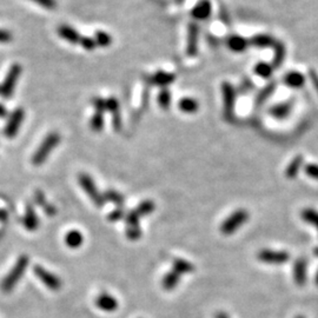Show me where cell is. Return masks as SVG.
Returning <instances> with one entry per match:
<instances>
[{
  "label": "cell",
  "mask_w": 318,
  "mask_h": 318,
  "mask_svg": "<svg viewBox=\"0 0 318 318\" xmlns=\"http://www.w3.org/2000/svg\"><path fill=\"white\" fill-rule=\"evenodd\" d=\"M93 105L97 108V112H103L106 110V100H104L102 98H96L93 100Z\"/></svg>",
  "instance_id": "41"
},
{
  "label": "cell",
  "mask_w": 318,
  "mask_h": 318,
  "mask_svg": "<svg viewBox=\"0 0 318 318\" xmlns=\"http://www.w3.org/2000/svg\"><path fill=\"white\" fill-rule=\"evenodd\" d=\"M302 218H303L305 222L315 225V227L318 229V212L317 211L312 210V209H305V210L302 212Z\"/></svg>",
  "instance_id": "30"
},
{
  "label": "cell",
  "mask_w": 318,
  "mask_h": 318,
  "mask_svg": "<svg viewBox=\"0 0 318 318\" xmlns=\"http://www.w3.org/2000/svg\"><path fill=\"white\" fill-rule=\"evenodd\" d=\"M91 127L95 131H100L104 127V117L102 112H97L91 119Z\"/></svg>",
  "instance_id": "34"
},
{
  "label": "cell",
  "mask_w": 318,
  "mask_h": 318,
  "mask_svg": "<svg viewBox=\"0 0 318 318\" xmlns=\"http://www.w3.org/2000/svg\"><path fill=\"white\" fill-rule=\"evenodd\" d=\"M33 271L35 276L43 282L44 285L52 290V291H58V290L62 289V280H60L59 277L53 275V273L50 271H47L42 265H35L33 268Z\"/></svg>",
  "instance_id": "5"
},
{
  "label": "cell",
  "mask_w": 318,
  "mask_h": 318,
  "mask_svg": "<svg viewBox=\"0 0 318 318\" xmlns=\"http://www.w3.org/2000/svg\"><path fill=\"white\" fill-rule=\"evenodd\" d=\"M23 223H24V227L26 228V230H29V231L37 230L39 227L38 217L37 215H35L33 208H32L31 205H27L26 213H25V216H24Z\"/></svg>",
  "instance_id": "14"
},
{
  "label": "cell",
  "mask_w": 318,
  "mask_h": 318,
  "mask_svg": "<svg viewBox=\"0 0 318 318\" xmlns=\"http://www.w3.org/2000/svg\"><path fill=\"white\" fill-rule=\"evenodd\" d=\"M79 184L80 186L84 189L88 197H90L92 202H93L97 207H103L104 203H105V199H104V196L100 195L97 190V186L95 185V182L92 180L90 176H87L85 174H82L79 176Z\"/></svg>",
  "instance_id": "4"
},
{
  "label": "cell",
  "mask_w": 318,
  "mask_h": 318,
  "mask_svg": "<svg viewBox=\"0 0 318 318\" xmlns=\"http://www.w3.org/2000/svg\"><path fill=\"white\" fill-rule=\"evenodd\" d=\"M84 243L83 233L78 230H71L65 235V244L70 249H78Z\"/></svg>",
  "instance_id": "16"
},
{
  "label": "cell",
  "mask_w": 318,
  "mask_h": 318,
  "mask_svg": "<svg viewBox=\"0 0 318 318\" xmlns=\"http://www.w3.org/2000/svg\"><path fill=\"white\" fill-rule=\"evenodd\" d=\"M126 236L130 240H137L142 236V231L139 228H127L126 229Z\"/></svg>",
  "instance_id": "36"
},
{
  "label": "cell",
  "mask_w": 318,
  "mask_h": 318,
  "mask_svg": "<svg viewBox=\"0 0 318 318\" xmlns=\"http://www.w3.org/2000/svg\"><path fill=\"white\" fill-rule=\"evenodd\" d=\"M249 219V212L244 209L235 211L228 217L220 225V232L223 235H232L233 232L238 230V228L241 227L244 223H247Z\"/></svg>",
  "instance_id": "3"
},
{
  "label": "cell",
  "mask_w": 318,
  "mask_h": 318,
  "mask_svg": "<svg viewBox=\"0 0 318 318\" xmlns=\"http://www.w3.org/2000/svg\"><path fill=\"white\" fill-rule=\"evenodd\" d=\"M275 88H276V83H272L270 84V85H268L267 87H264V90L260 91V93L258 95V97H257V99H256L257 105H260V104L267 102V100L269 99V97H270L272 95V92L275 91Z\"/></svg>",
  "instance_id": "29"
},
{
  "label": "cell",
  "mask_w": 318,
  "mask_h": 318,
  "mask_svg": "<svg viewBox=\"0 0 318 318\" xmlns=\"http://www.w3.org/2000/svg\"><path fill=\"white\" fill-rule=\"evenodd\" d=\"M95 42H96V44L97 45H99V46H108L110 45V44L112 43V39H111V37L110 35H108L106 32H102V31H98L96 33V39H95Z\"/></svg>",
  "instance_id": "33"
},
{
  "label": "cell",
  "mask_w": 318,
  "mask_h": 318,
  "mask_svg": "<svg viewBox=\"0 0 318 318\" xmlns=\"http://www.w3.org/2000/svg\"><path fill=\"white\" fill-rule=\"evenodd\" d=\"M104 199L108 200V202L115 203L116 205H118V207H123L124 205V197L120 196L118 192H116L114 190H108L105 192V195H104Z\"/></svg>",
  "instance_id": "31"
},
{
  "label": "cell",
  "mask_w": 318,
  "mask_h": 318,
  "mask_svg": "<svg viewBox=\"0 0 318 318\" xmlns=\"http://www.w3.org/2000/svg\"><path fill=\"white\" fill-rule=\"evenodd\" d=\"M284 82L288 86L292 88H301L305 84V77L300 72H290L287 76H285Z\"/></svg>",
  "instance_id": "18"
},
{
  "label": "cell",
  "mask_w": 318,
  "mask_h": 318,
  "mask_svg": "<svg viewBox=\"0 0 318 318\" xmlns=\"http://www.w3.org/2000/svg\"><path fill=\"white\" fill-rule=\"evenodd\" d=\"M7 115V112L5 110V107H4L3 105H0V118H5Z\"/></svg>",
  "instance_id": "46"
},
{
  "label": "cell",
  "mask_w": 318,
  "mask_h": 318,
  "mask_svg": "<svg viewBox=\"0 0 318 318\" xmlns=\"http://www.w3.org/2000/svg\"><path fill=\"white\" fill-rule=\"evenodd\" d=\"M275 55H273V63L272 67L276 68L278 67L282 63H283L284 57H285V47L282 43H275Z\"/></svg>",
  "instance_id": "25"
},
{
  "label": "cell",
  "mask_w": 318,
  "mask_h": 318,
  "mask_svg": "<svg viewBox=\"0 0 318 318\" xmlns=\"http://www.w3.org/2000/svg\"><path fill=\"white\" fill-rule=\"evenodd\" d=\"M293 277H295V282L298 287H303L307 282V260L304 258H298L295 261Z\"/></svg>",
  "instance_id": "13"
},
{
  "label": "cell",
  "mask_w": 318,
  "mask_h": 318,
  "mask_svg": "<svg viewBox=\"0 0 318 318\" xmlns=\"http://www.w3.org/2000/svg\"><path fill=\"white\" fill-rule=\"evenodd\" d=\"M118 108H119V104L118 100L116 98H108L106 100V110L111 111L112 114H118Z\"/></svg>",
  "instance_id": "38"
},
{
  "label": "cell",
  "mask_w": 318,
  "mask_h": 318,
  "mask_svg": "<svg viewBox=\"0 0 318 318\" xmlns=\"http://www.w3.org/2000/svg\"><path fill=\"white\" fill-rule=\"evenodd\" d=\"M223 102H224V117L228 119H231L233 116V108H235L236 93L233 87L229 83H224L223 87Z\"/></svg>",
  "instance_id": "7"
},
{
  "label": "cell",
  "mask_w": 318,
  "mask_h": 318,
  "mask_svg": "<svg viewBox=\"0 0 318 318\" xmlns=\"http://www.w3.org/2000/svg\"><path fill=\"white\" fill-rule=\"evenodd\" d=\"M79 43L82 44V46L87 51H92L97 46L95 39H91V38H80Z\"/></svg>",
  "instance_id": "39"
},
{
  "label": "cell",
  "mask_w": 318,
  "mask_h": 318,
  "mask_svg": "<svg viewBox=\"0 0 318 318\" xmlns=\"http://www.w3.org/2000/svg\"><path fill=\"white\" fill-rule=\"evenodd\" d=\"M296 318H305V317L304 316H297Z\"/></svg>",
  "instance_id": "49"
},
{
  "label": "cell",
  "mask_w": 318,
  "mask_h": 318,
  "mask_svg": "<svg viewBox=\"0 0 318 318\" xmlns=\"http://www.w3.org/2000/svg\"><path fill=\"white\" fill-rule=\"evenodd\" d=\"M155 208L156 205L155 203L152 202V200H144V202L140 203L138 207H137L136 209V212L138 213V216H146V215H150V213H152L155 211Z\"/></svg>",
  "instance_id": "27"
},
{
  "label": "cell",
  "mask_w": 318,
  "mask_h": 318,
  "mask_svg": "<svg viewBox=\"0 0 318 318\" xmlns=\"http://www.w3.org/2000/svg\"><path fill=\"white\" fill-rule=\"evenodd\" d=\"M305 174H307L309 177H311V178L318 179V165L316 164H308L307 166L304 167Z\"/></svg>",
  "instance_id": "37"
},
{
  "label": "cell",
  "mask_w": 318,
  "mask_h": 318,
  "mask_svg": "<svg viewBox=\"0 0 318 318\" xmlns=\"http://www.w3.org/2000/svg\"><path fill=\"white\" fill-rule=\"evenodd\" d=\"M198 107V103L192 98H183L179 102V108L185 114H195Z\"/></svg>",
  "instance_id": "24"
},
{
  "label": "cell",
  "mask_w": 318,
  "mask_h": 318,
  "mask_svg": "<svg viewBox=\"0 0 318 318\" xmlns=\"http://www.w3.org/2000/svg\"><path fill=\"white\" fill-rule=\"evenodd\" d=\"M290 111H291V106H290V104H279V105H276L270 108V115L273 117V118L277 119H284L287 118L289 116Z\"/></svg>",
  "instance_id": "22"
},
{
  "label": "cell",
  "mask_w": 318,
  "mask_h": 318,
  "mask_svg": "<svg viewBox=\"0 0 318 318\" xmlns=\"http://www.w3.org/2000/svg\"><path fill=\"white\" fill-rule=\"evenodd\" d=\"M147 80L152 84L159 85L160 87H165L175 82V76L172 73H166V72L160 71V72H157L155 76H152V77H148Z\"/></svg>",
  "instance_id": "15"
},
{
  "label": "cell",
  "mask_w": 318,
  "mask_h": 318,
  "mask_svg": "<svg viewBox=\"0 0 318 318\" xmlns=\"http://www.w3.org/2000/svg\"><path fill=\"white\" fill-rule=\"evenodd\" d=\"M249 46V42L247 39L239 37V35H232L228 39V47L231 51L237 52V53H241L247 50Z\"/></svg>",
  "instance_id": "17"
},
{
  "label": "cell",
  "mask_w": 318,
  "mask_h": 318,
  "mask_svg": "<svg viewBox=\"0 0 318 318\" xmlns=\"http://www.w3.org/2000/svg\"><path fill=\"white\" fill-rule=\"evenodd\" d=\"M127 228H139V216L136 210L130 211L125 217Z\"/></svg>",
  "instance_id": "35"
},
{
  "label": "cell",
  "mask_w": 318,
  "mask_h": 318,
  "mask_svg": "<svg viewBox=\"0 0 318 318\" xmlns=\"http://www.w3.org/2000/svg\"><path fill=\"white\" fill-rule=\"evenodd\" d=\"M23 119H24V111L22 110V108H18V110H15L13 114L11 115L9 123H7L6 128H5L6 137H9V138H13V137L17 135Z\"/></svg>",
  "instance_id": "9"
},
{
  "label": "cell",
  "mask_w": 318,
  "mask_h": 318,
  "mask_svg": "<svg viewBox=\"0 0 318 318\" xmlns=\"http://www.w3.org/2000/svg\"><path fill=\"white\" fill-rule=\"evenodd\" d=\"M258 259L269 264H283L290 259V255L287 251H272L261 250L258 252Z\"/></svg>",
  "instance_id": "8"
},
{
  "label": "cell",
  "mask_w": 318,
  "mask_h": 318,
  "mask_svg": "<svg viewBox=\"0 0 318 318\" xmlns=\"http://www.w3.org/2000/svg\"><path fill=\"white\" fill-rule=\"evenodd\" d=\"M303 156H297L291 160V163L289 164V166L287 167V171H285V176L288 177V178L292 179L296 178V176L298 175L300 169L302 167V165H303Z\"/></svg>",
  "instance_id": "20"
},
{
  "label": "cell",
  "mask_w": 318,
  "mask_h": 318,
  "mask_svg": "<svg viewBox=\"0 0 318 318\" xmlns=\"http://www.w3.org/2000/svg\"><path fill=\"white\" fill-rule=\"evenodd\" d=\"M58 33L60 37L63 39L67 40V42H70L72 44L79 43L80 42V35L76 30L72 29V27L67 26V25H62L58 29Z\"/></svg>",
  "instance_id": "19"
},
{
  "label": "cell",
  "mask_w": 318,
  "mask_h": 318,
  "mask_svg": "<svg viewBox=\"0 0 318 318\" xmlns=\"http://www.w3.org/2000/svg\"><path fill=\"white\" fill-rule=\"evenodd\" d=\"M211 3L210 0H200L197 5L192 9V17L196 20H207L211 15Z\"/></svg>",
  "instance_id": "12"
},
{
  "label": "cell",
  "mask_w": 318,
  "mask_h": 318,
  "mask_svg": "<svg viewBox=\"0 0 318 318\" xmlns=\"http://www.w3.org/2000/svg\"><path fill=\"white\" fill-rule=\"evenodd\" d=\"M60 142V136L55 132H52V134L48 135L45 139L43 140L42 145H40L39 148L35 151V154L32 157V164L34 166H39L44 162H45L46 158L50 156L51 151L57 146Z\"/></svg>",
  "instance_id": "2"
},
{
  "label": "cell",
  "mask_w": 318,
  "mask_h": 318,
  "mask_svg": "<svg viewBox=\"0 0 318 318\" xmlns=\"http://www.w3.org/2000/svg\"><path fill=\"white\" fill-rule=\"evenodd\" d=\"M20 73H22V67H20V65H17V64H15V65H13L10 68L9 73H7L2 87H0V92H2L4 98H10L12 93H13L14 86H15V84H17V80L19 78Z\"/></svg>",
  "instance_id": "6"
},
{
  "label": "cell",
  "mask_w": 318,
  "mask_h": 318,
  "mask_svg": "<svg viewBox=\"0 0 318 318\" xmlns=\"http://www.w3.org/2000/svg\"><path fill=\"white\" fill-rule=\"evenodd\" d=\"M255 72L259 76V77L267 79V78L271 77V74L273 72V67L272 65H269V64L267 63H259L256 65Z\"/></svg>",
  "instance_id": "28"
},
{
  "label": "cell",
  "mask_w": 318,
  "mask_h": 318,
  "mask_svg": "<svg viewBox=\"0 0 318 318\" xmlns=\"http://www.w3.org/2000/svg\"><path fill=\"white\" fill-rule=\"evenodd\" d=\"M309 76H310V78H311V82L313 84V86L316 87V90L318 92V74L316 73V71L310 70L309 71Z\"/></svg>",
  "instance_id": "44"
},
{
  "label": "cell",
  "mask_w": 318,
  "mask_h": 318,
  "mask_svg": "<svg viewBox=\"0 0 318 318\" xmlns=\"http://www.w3.org/2000/svg\"><path fill=\"white\" fill-rule=\"evenodd\" d=\"M30 258L25 255L20 256L18 260L15 261L14 267L7 273V276L2 282V290L4 292H10L14 289L18 282L23 278L27 267H29Z\"/></svg>",
  "instance_id": "1"
},
{
  "label": "cell",
  "mask_w": 318,
  "mask_h": 318,
  "mask_svg": "<svg viewBox=\"0 0 318 318\" xmlns=\"http://www.w3.org/2000/svg\"><path fill=\"white\" fill-rule=\"evenodd\" d=\"M250 43L252 44V45H255L257 47H268V46H271L275 44V40H273L271 37H269V35H265V34H258L256 35V37H253Z\"/></svg>",
  "instance_id": "26"
},
{
  "label": "cell",
  "mask_w": 318,
  "mask_h": 318,
  "mask_svg": "<svg viewBox=\"0 0 318 318\" xmlns=\"http://www.w3.org/2000/svg\"><path fill=\"white\" fill-rule=\"evenodd\" d=\"M158 104L163 110H167V108L170 107L171 93L169 92V90H166V88H164V90L160 91V93L158 95Z\"/></svg>",
  "instance_id": "32"
},
{
  "label": "cell",
  "mask_w": 318,
  "mask_h": 318,
  "mask_svg": "<svg viewBox=\"0 0 318 318\" xmlns=\"http://www.w3.org/2000/svg\"><path fill=\"white\" fill-rule=\"evenodd\" d=\"M38 5L45 7V9H54L55 7V0H33Z\"/></svg>",
  "instance_id": "42"
},
{
  "label": "cell",
  "mask_w": 318,
  "mask_h": 318,
  "mask_svg": "<svg viewBox=\"0 0 318 318\" xmlns=\"http://www.w3.org/2000/svg\"><path fill=\"white\" fill-rule=\"evenodd\" d=\"M179 280H180V275H178V273L175 272V271L167 272L166 275L164 276V278L162 280L164 290H167V291H170V290H174L177 287V285H178Z\"/></svg>",
  "instance_id": "21"
},
{
  "label": "cell",
  "mask_w": 318,
  "mask_h": 318,
  "mask_svg": "<svg viewBox=\"0 0 318 318\" xmlns=\"http://www.w3.org/2000/svg\"><path fill=\"white\" fill-rule=\"evenodd\" d=\"M123 217H124V210L118 208L117 210H114L110 213V215H108V219H110L111 222H117V220L122 219Z\"/></svg>",
  "instance_id": "40"
},
{
  "label": "cell",
  "mask_w": 318,
  "mask_h": 318,
  "mask_svg": "<svg viewBox=\"0 0 318 318\" xmlns=\"http://www.w3.org/2000/svg\"><path fill=\"white\" fill-rule=\"evenodd\" d=\"M96 305L103 311L112 312L118 309V301L114 296L108 295L107 292H102L96 298Z\"/></svg>",
  "instance_id": "10"
},
{
  "label": "cell",
  "mask_w": 318,
  "mask_h": 318,
  "mask_svg": "<svg viewBox=\"0 0 318 318\" xmlns=\"http://www.w3.org/2000/svg\"><path fill=\"white\" fill-rule=\"evenodd\" d=\"M316 284L318 285V271H317V275H316Z\"/></svg>",
  "instance_id": "48"
},
{
  "label": "cell",
  "mask_w": 318,
  "mask_h": 318,
  "mask_svg": "<svg viewBox=\"0 0 318 318\" xmlns=\"http://www.w3.org/2000/svg\"><path fill=\"white\" fill-rule=\"evenodd\" d=\"M215 318H229V316H228L227 313H225V312H223V311H219V312H217V313H216Z\"/></svg>",
  "instance_id": "47"
},
{
  "label": "cell",
  "mask_w": 318,
  "mask_h": 318,
  "mask_svg": "<svg viewBox=\"0 0 318 318\" xmlns=\"http://www.w3.org/2000/svg\"><path fill=\"white\" fill-rule=\"evenodd\" d=\"M7 217H9V215H7L6 211L0 210V220H2V222H6Z\"/></svg>",
  "instance_id": "45"
},
{
  "label": "cell",
  "mask_w": 318,
  "mask_h": 318,
  "mask_svg": "<svg viewBox=\"0 0 318 318\" xmlns=\"http://www.w3.org/2000/svg\"><path fill=\"white\" fill-rule=\"evenodd\" d=\"M198 35L199 29L195 23L189 25V33H188V47L186 53L189 55H196L197 51H198Z\"/></svg>",
  "instance_id": "11"
},
{
  "label": "cell",
  "mask_w": 318,
  "mask_h": 318,
  "mask_svg": "<svg viewBox=\"0 0 318 318\" xmlns=\"http://www.w3.org/2000/svg\"><path fill=\"white\" fill-rule=\"evenodd\" d=\"M174 271L178 275H184V273H191L195 271V267L190 261L184 259H176L174 261Z\"/></svg>",
  "instance_id": "23"
},
{
  "label": "cell",
  "mask_w": 318,
  "mask_h": 318,
  "mask_svg": "<svg viewBox=\"0 0 318 318\" xmlns=\"http://www.w3.org/2000/svg\"><path fill=\"white\" fill-rule=\"evenodd\" d=\"M12 40V34L10 32H7L5 30H0V43L5 44V43H10Z\"/></svg>",
  "instance_id": "43"
}]
</instances>
